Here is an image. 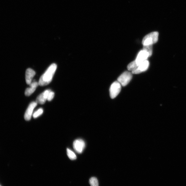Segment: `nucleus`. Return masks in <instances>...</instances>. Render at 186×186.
Masks as SVG:
<instances>
[{
    "mask_svg": "<svg viewBox=\"0 0 186 186\" xmlns=\"http://www.w3.org/2000/svg\"><path fill=\"white\" fill-rule=\"evenodd\" d=\"M57 68V66L56 64H52L40 78L38 82L39 85L44 86L50 83L52 80Z\"/></svg>",
    "mask_w": 186,
    "mask_h": 186,
    "instance_id": "1",
    "label": "nucleus"
},
{
    "mask_svg": "<svg viewBox=\"0 0 186 186\" xmlns=\"http://www.w3.org/2000/svg\"><path fill=\"white\" fill-rule=\"evenodd\" d=\"M159 33L154 32L149 33L143 38L142 43L143 46L153 45L158 41Z\"/></svg>",
    "mask_w": 186,
    "mask_h": 186,
    "instance_id": "2",
    "label": "nucleus"
},
{
    "mask_svg": "<svg viewBox=\"0 0 186 186\" xmlns=\"http://www.w3.org/2000/svg\"><path fill=\"white\" fill-rule=\"evenodd\" d=\"M132 73L129 72H125L122 74L118 78V81L121 86H127L131 80L132 78Z\"/></svg>",
    "mask_w": 186,
    "mask_h": 186,
    "instance_id": "3",
    "label": "nucleus"
},
{
    "mask_svg": "<svg viewBox=\"0 0 186 186\" xmlns=\"http://www.w3.org/2000/svg\"><path fill=\"white\" fill-rule=\"evenodd\" d=\"M121 85L118 81H115L113 83L110 89V94L111 98L114 99L120 92Z\"/></svg>",
    "mask_w": 186,
    "mask_h": 186,
    "instance_id": "4",
    "label": "nucleus"
},
{
    "mask_svg": "<svg viewBox=\"0 0 186 186\" xmlns=\"http://www.w3.org/2000/svg\"><path fill=\"white\" fill-rule=\"evenodd\" d=\"M85 147V142L81 139L76 140L73 143V147L74 150L79 154H81L83 152Z\"/></svg>",
    "mask_w": 186,
    "mask_h": 186,
    "instance_id": "5",
    "label": "nucleus"
},
{
    "mask_svg": "<svg viewBox=\"0 0 186 186\" xmlns=\"http://www.w3.org/2000/svg\"><path fill=\"white\" fill-rule=\"evenodd\" d=\"M37 105V103L36 102H32L30 104L24 115V118L25 120L27 121L30 120L33 115V111Z\"/></svg>",
    "mask_w": 186,
    "mask_h": 186,
    "instance_id": "6",
    "label": "nucleus"
},
{
    "mask_svg": "<svg viewBox=\"0 0 186 186\" xmlns=\"http://www.w3.org/2000/svg\"><path fill=\"white\" fill-rule=\"evenodd\" d=\"M149 62L147 60L141 63L139 65L136 70L132 72V74H138L141 72L146 71L149 68Z\"/></svg>",
    "mask_w": 186,
    "mask_h": 186,
    "instance_id": "7",
    "label": "nucleus"
},
{
    "mask_svg": "<svg viewBox=\"0 0 186 186\" xmlns=\"http://www.w3.org/2000/svg\"><path fill=\"white\" fill-rule=\"evenodd\" d=\"M149 57V54L145 51L142 50L139 52L135 61L139 66L142 62L147 60V59Z\"/></svg>",
    "mask_w": 186,
    "mask_h": 186,
    "instance_id": "8",
    "label": "nucleus"
},
{
    "mask_svg": "<svg viewBox=\"0 0 186 186\" xmlns=\"http://www.w3.org/2000/svg\"><path fill=\"white\" fill-rule=\"evenodd\" d=\"M50 91V90H46L40 94L36 99V102L37 103L41 105L45 103L47 100L48 94Z\"/></svg>",
    "mask_w": 186,
    "mask_h": 186,
    "instance_id": "9",
    "label": "nucleus"
},
{
    "mask_svg": "<svg viewBox=\"0 0 186 186\" xmlns=\"http://www.w3.org/2000/svg\"><path fill=\"white\" fill-rule=\"evenodd\" d=\"M36 74V72L32 69L28 68L26 70L25 79L26 83L30 85L32 83L33 78Z\"/></svg>",
    "mask_w": 186,
    "mask_h": 186,
    "instance_id": "10",
    "label": "nucleus"
},
{
    "mask_svg": "<svg viewBox=\"0 0 186 186\" xmlns=\"http://www.w3.org/2000/svg\"><path fill=\"white\" fill-rule=\"evenodd\" d=\"M30 87L26 89L25 92L26 96H29L34 93L39 85L38 83L36 81H32L30 85Z\"/></svg>",
    "mask_w": 186,
    "mask_h": 186,
    "instance_id": "11",
    "label": "nucleus"
},
{
    "mask_svg": "<svg viewBox=\"0 0 186 186\" xmlns=\"http://www.w3.org/2000/svg\"><path fill=\"white\" fill-rule=\"evenodd\" d=\"M138 65L136 63V61H134L130 63L127 66L128 69L131 71H134L136 70L138 67Z\"/></svg>",
    "mask_w": 186,
    "mask_h": 186,
    "instance_id": "12",
    "label": "nucleus"
},
{
    "mask_svg": "<svg viewBox=\"0 0 186 186\" xmlns=\"http://www.w3.org/2000/svg\"><path fill=\"white\" fill-rule=\"evenodd\" d=\"M67 156L71 160H75L77 159V156L76 154H75L74 152H73L72 150L69 149H67Z\"/></svg>",
    "mask_w": 186,
    "mask_h": 186,
    "instance_id": "13",
    "label": "nucleus"
},
{
    "mask_svg": "<svg viewBox=\"0 0 186 186\" xmlns=\"http://www.w3.org/2000/svg\"><path fill=\"white\" fill-rule=\"evenodd\" d=\"M152 45H148L143 46L142 50L147 52L149 54L150 57L152 54Z\"/></svg>",
    "mask_w": 186,
    "mask_h": 186,
    "instance_id": "14",
    "label": "nucleus"
},
{
    "mask_svg": "<svg viewBox=\"0 0 186 186\" xmlns=\"http://www.w3.org/2000/svg\"><path fill=\"white\" fill-rule=\"evenodd\" d=\"M89 183L91 186H99L98 180L95 177H92L90 179Z\"/></svg>",
    "mask_w": 186,
    "mask_h": 186,
    "instance_id": "15",
    "label": "nucleus"
},
{
    "mask_svg": "<svg viewBox=\"0 0 186 186\" xmlns=\"http://www.w3.org/2000/svg\"><path fill=\"white\" fill-rule=\"evenodd\" d=\"M43 108H39L38 110L35 111L34 114H33L32 116L34 118H36L43 114Z\"/></svg>",
    "mask_w": 186,
    "mask_h": 186,
    "instance_id": "16",
    "label": "nucleus"
},
{
    "mask_svg": "<svg viewBox=\"0 0 186 186\" xmlns=\"http://www.w3.org/2000/svg\"><path fill=\"white\" fill-rule=\"evenodd\" d=\"M54 93L51 91L48 94L47 100L48 101H52L54 98Z\"/></svg>",
    "mask_w": 186,
    "mask_h": 186,
    "instance_id": "17",
    "label": "nucleus"
},
{
    "mask_svg": "<svg viewBox=\"0 0 186 186\" xmlns=\"http://www.w3.org/2000/svg\"><path fill=\"white\" fill-rule=\"evenodd\" d=\"M0 186H1V185H0Z\"/></svg>",
    "mask_w": 186,
    "mask_h": 186,
    "instance_id": "18",
    "label": "nucleus"
}]
</instances>
